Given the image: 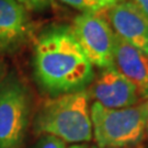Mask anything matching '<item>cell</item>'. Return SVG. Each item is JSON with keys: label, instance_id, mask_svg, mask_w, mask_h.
<instances>
[{"label": "cell", "instance_id": "obj_7", "mask_svg": "<svg viewBox=\"0 0 148 148\" xmlns=\"http://www.w3.org/2000/svg\"><path fill=\"white\" fill-rule=\"evenodd\" d=\"M106 19L117 37L148 55V19L132 1L108 8Z\"/></svg>", "mask_w": 148, "mask_h": 148}, {"label": "cell", "instance_id": "obj_17", "mask_svg": "<svg viewBox=\"0 0 148 148\" xmlns=\"http://www.w3.org/2000/svg\"><path fill=\"white\" fill-rule=\"evenodd\" d=\"M89 148H111V147H99L98 145H92V146L89 147Z\"/></svg>", "mask_w": 148, "mask_h": 148}, {"label": "cell", "instance_id": "obj_15", "mask_svg": "<svg viewBox=\"0 0 148 148\" xmlns=\"http://www.w3.org/2000/svg\"><path fill=\"white\" fill-rule=\"evenodd\" d=\"M144 106L146 111V133L148 134V99L146 100V102H144Z\"/></svg>", "mask_w": 148, "mask_h": 148}, {"label": "cell", "instance_id": "obj_4", "mask_svg": "<svg viewBox=\"0 0 148 148\" xmlns=\"http://www.w3.org/2000/svg\"><path fill=\"white\" fill-rule=\"evenodd\" d=\"M31 95L16 76L0 85V148H22L31 115Z\"/></svg>", "mask_w": 148, "mask_h": 148}, {"label": "cell", "instance_id": "obj_14", "mask_svg": "<svg viewBox=\"0 0 148 148\" xmlns=\"http://www.w3.org/2000/svg\"><path fill=\"white\" fill-rule=\"evenodd\" d=\"M95 1L99 3V5L101 7V9H108V8L116 5L119 2H122V1H124V0H95Z\"/></svg>", "mask_w": 148, "mask_h": 148}, {"label": "cell", "instance_id": "obj_8", "mask_svg": "<svg viewBox=\"0 0 148 148\" xmlns=\"http://www.w3.org/2000/svg\"><path fill=\"white\" fill-rule=\"evenodd\" d=\"M32 35L29 11L18 0H0V54H13Z\"/></svg>", "mask_w": 148, "mask_h": 148}, {"label": "cell", "instance_id": "obj_12", "mask_svg": "<svg viewBox=\"0 0 148 148\" xmlns=\"http://www.w3.org/2000/svg\"><path fill=\"white\" fill-rule=\"evenodd\" d=\"M34 148H66V143L52 135H43Z\"/></svg>", "mask_w": 148, "mask_h": 148}, {"label": "cell", "instance_id": "obj_6", "mask_svg": "<svg viewBox=\"0 0 148 148\" xmlns=\"http://www.w3.org/2000/svg\"><path fill=\"white\" fill-rule=\"evenodd\" d=\"M90 86L89 97L108 109L130 108L136 106L140 99L136 86L115 66L102 69Z\"/></svg>", "mask_w": 148, "mask_h": 148}, {"label": "cell", "instance_id": "obj_13", "mask_svg": "<svg viewBox=\"0 0 148 148\" xmlns=\"http://www.w3.org/2000/svg\"><path fill=\"white\" fill-rule=\"evenodd\" d=\"M137 9L148 19V0H132Z\"/></svg>", "mask_w": 148, "mask_h": 148}, {"label": "cell", "instance_id": "obj_1", "mask_svg": "<svg viewBox=\"0 0 148 148\" xmlns=\"http://www.w3.org/2000/svg\"><path fill=\"white\" fill-rule=\"evenodd\" d=\"M33 70L37 85L51 97L86 90L95 79L92 64L71 27L65 25L49 27L37 37Z\"/></svg>", "mask_w": 148, "mask_h": 148}, {"label": "cell", "instance_id": "obj_16", "mask_svg": "<svg viewBox=\"0 0 148 148\" xmlns=\"http://www.w3.org/2000/svg\"><path fill=\"white\" fill-rule=\"evenodd\" d=\"M69 148H89L87 145H84V144H76V145H73Z\"/></svg>", "mask_w": 148, "mask_h": 148}, {"label": "cell", "instance_id": "obj_10", "mask_svg": "<svg viewBox=\"0 0 148 148\" xmlns=\"http://www.w3.org/2000/svg\"><path fill=\"white\" fill-rule=\"evenodd\" d=\"M82 12H99L101 7L95 0H59Z\"/></svg>", "mask_w": 148, "mask_h": 148}, {"label": "cell", "instance_id": "obj_3", "mask_svg": "<svg viewBox=\"0 0 148 148\" xmlns=\"http://www.w3.org/2000/svg\"><path fill=\"white\" fill-rule=\"evenodd\" d=\"M92 134L99 147L136 146L146 134L144 103L123 109H108L93 102L90 109Z\"/></svg>", "mask_w": 148, "mask_h": 148}, {"label": "cell", "instance_id": "obj_5", "mask_svg": "<svg viewBox=\"0 0 148 148\" xmlns=\"http://www.w3.org/2000/svg\"><path fill=\"white\" fill-rule=\"evenodd\" d=\"M70 27L92 66L101 69L114 66L115 34L106 16L99 12H82Z\"/></svg>", "mask_w": 148, "mask_h": 148}, {"label": "cell", "instance_id": "obj_9", "mask_svg": "<svg viewBox=\"0 0 148 148\" xmlns=\"http://www.w3.org/2000/svg\"><path fill=\"white\" fill-rule=\"evenodd\" d=\"M114 66L136 86L142 99H148V55L115 35Z\"/></svg>", "mask_w": 148, "mask_h": 148}, {"label": "cell", "instance_id": "obj_18", "mask_svg": "<svg viewBox=\"0 0 148 148\" xmlns=\"http://www.w3.org/2000/svg\"><path fill=\"white\" fill-rule=\"evenodd\" d=\"M137 148H143V147H137Z\"/></svg>", "mask_w": 148, "mask_h": 148}, {"label": "cell", "instance_id": "obj_2", "mask_svg": "<svg viewBox=\"0 0 148 148\" xmlns=\"http://www.w3.org/2000/svg\"><path fill=\"white\" fill-rule=\"evenodd\" d=\"M34 132L52 135L65 143L92 139V122L87 90L51 97L42 103L33 121Z\"/></svg>", "mask_w": 148, "mask_h": 148}, {"label": "cell", "instance_id": "obj_11", "mask_svg": "<svg viewBox=\"0 0 148 148\" xmlns=\"http://www.w3.org/2000/svg\"><path fill=\"white\" fill-rule=\"evenodd\" d=\"M29 12H44L51 8L52 0H18Z\"/></svg>", "mask_w": 148, "mask_h": 148}]
</instances>
